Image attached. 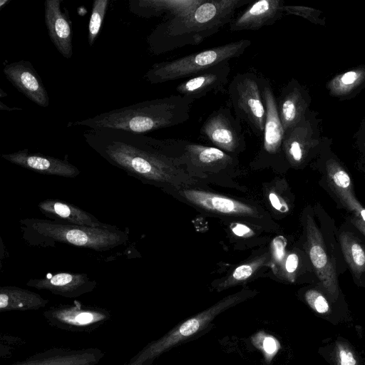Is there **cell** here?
<instances>
[{
	"instance_id": "cell-21",
	"label": "cell",
	"mask_w": 365,
	"mask_h": 365,
	"mask_svg": "<svg viewBox=\"0 0 365 365\" xmlns=\"http://www.w3.org/2000/svg\"><path fill=\"white\" fill-rule=\"evenodd\" d=\"M307 239L309 257L323 285L334 300L338 297L339 289L335 274L329 263L321 235L314 224L307 220Z\"/></svg>"
},
{
	"instance_id": "cell-37",
	"label": "cell",
	"mask_w": 365,
	"mask_h": 365,
	"mask_svg": "<svg viewBox=\"0 0 365 365\" xmlns=\"http://www.w3.org/2000/svg\"><path fill=\"white\" fill-rule=\"evenodd\" d=\"M269 200L272 207L281 212H286L289 208L286 202L277 193L270 192L269 194Z\"/></svg>"
},
{
	"instance_id": "cell-16",
	"label": "cell",
	"mask_w": 365,
	"mask_h": 365,
	"mask_svg": "<svg viewBox=\"0 0 365 365\" xmlns=\"http://www.w3.org/2000/svg\"><path fill=\"white\" fill-rule=\"evenodd\" d=\"M61 0L44 1V20L49 38L66 58L73 55L72 27L68 12L61 8Z\"/></svg>"
},
{
	"instance_id": "cell-19",
	"label": "cell",
	"mask_w": 365,
	"mask_h": 365,
	"mask_svg": "<svg viewBox=\"0 0 365 365\" xmlns=\"http://www.w3.org/2000/svg\"><path fill=\"white\" fill-rule=\"evenodd\" d=\"M26 284L47 290L53 294L73 298L91 292L96 283L83 274L58 273L51 277L31 279Z\"/></svg>"
},
{
	"instance_id": "cell-12",
	"label": "cell",
	"mask_w": 365,
	"mask_h": 365,
	"mask_svg": "<svg viewBox=\"0 0 365 365\" xmlns=\"http://www.w3.org/2000/svg\"><path fill=\"white\" fill-rule=\"evenodd\" d=\"M104 352L98 348L52 347L7 365H97Z\"/></svg>"
},
{
	"instance_id": "cell-4",
	"label": "cell",
	"mask_w": 365,
	"mask_h": 365,
	"mask_svg": "<svg viewBox=\"0 0 365 365\" xmlns=\"http://www.w3.org/2000/svg\"><path fill=\"white\" fill-rule=\"evenodd\" d=\"M251 43L250 39H240L173 60L156 63L144 77L153 84L187 78L214 66L238 58Z\"/></svg>"
},
{
	"instance_id": "cell-14",
	"label": "cell",
	"mask_w": 365,
	"mask_h": 365,
	"mask_svg": "<svg viewBox=\"0 0 365 365\" xmlns=\"http://www.w3.org/2000/svg\"><path fill=\"white\" fill-rule=\"evenodd\" d=\"M3 72L7 80L31 101L39 106L48 107L47 91L31 62L22 60L6 64Z\"/></svg>"
},
{
	"instance_id": "cell-33",
	"label": "cell",
	"mask_w": 365,
	"mask_h": 365,
	"mask_svg": "<svg viewBox=\"0 0 365 365\" xmlns=\"http://www.w3.org/2000/svg\"><path fill=\"white\" fill-rule=\"evenodd\" d=\"M25 344V341L19 336L1 334L0 337V356L7 359Z\"/></svg>"
},
{
	"instance_id": "cell-22",
	"label": "cell",
	"mask_w": 365,
	"mask_h": 365,
	"mask_svg": "<svg viewBox=\"0 0 365 365\" xmlns=\"http://www.w3.org/2000/svg\"><path fill=\"white\" fill-rule=\"evenodd\" d=\"M203 0H135L128 1L130 11L142 18L163 16L164 19L182 14L197 6Z\"/></svg>"
},
{
	"instance_id": "cell-23",
	"label": "cell",
	"mask_w": 365,
	"mask_h": 365,
	"mask_svg": "<svg viewBox=\"0 0 365 365\" xmlns=\"http://www.w3.org/2000/svg\"><path fill=\"white\" fill-rule=\"evenodd\" d=\"M185 165L199 169H222L235 163L232 155L215 147L187 142L182 155Z\"/></svg>"
},
{
	"instance_id": "cell-25",
	"label": "cell",
	"mask_w": 365,
	"mask_h": 365,
	"mask_svg": "<svg viewBox=\"0 0 365 365\" xmlns=\"http://www.w3.org/2000/svg\"><path fill=\"white\" fill-rule=\"evenodd\" d=\"M365 87V65L336 74L326 84L330 96L340 100L356 96Z\"/></svg>"
},
{
	"instance_id": "cell-38",
	"label": "cell",
	"mask_w": 365,
	"mask_h": 365,
	"mask_svg": "<svg viewBox=\"0 0 365 365\" xmlns=\"http://www.w3.org/2000/svg\"><path fill=\"white\" fill-rule=\"evenodd\" d=\"M230 227L232 232L238 237H249L253 235L252 230L244 224L234 223Z\"/></svg>"
},
{
	"instance_id": "cell-29",
	"label": "cell",
	"mask_w": 365,
	"mask_h": 365,
	"mask_svg": "<svg viewBox=\"0 0 365 365\" xmlns=\"http://www.w3.org/2000/svg\"><path fill=\"white\" fill-rule=\"evenodd\" d=\"M331 359L334 365H360L354 350L344 340H337L334 342Z\"/></svg>"
},
{
	"instance_id": "cell-35",
	"label": "cell",
	"mask_w": 365,
	"mask_h": 365,
	"mask_svg": "<svg viewBox=\"0 0 365 365\" xmlns=\"http://www.w3.org/2000/svg\"><path fill=\"white\" fill-rule=\"evenodd\" d=\"M287 240L282 236L276 237L272 241L273 257L276 262H281L285 254Z\"/></svg>"
},
{
	"instance_id": "cell-18",
	"label": "cell",
	"mask_w": 365,
	"mask_h": 365,
	"mask_svg": "<svg viewBox=\"0 0 365 365\" xmlns=\"http://www.w3.org/2000/svg\"><path fill=\"white\" fill-rule=\"evenodd\" d=\"M180 194L189 202L216 214L255 217V207L232 198L195 189H184Z\"/></svg>"
},
{
	"instance_id": "cell-7",
	"label": "cell",
	"mask_w": 365,
	"mask_h": 365,
	"mask_svg": "<svg viewBox=\"0 0 365 365\" xmlns=\"http://www.w3.org/2000/svg\"><path fill=\"white\" fill-rule=\"evenodd\" d=\"M43 317L51 327L73 333H91L111 319L106 309L77 302L52 306L43 312Z\"/></svg>"
},
{
	"instance_id": "cell-39",
	"label": "cell",
	"mask_w": 365,
	"mask_h": 365,
	"mask_svg": "<svg viewBox=\"0 0 365 365\" xmlns=\"http://www.w3.org/2000/svg\"><path fill=\"white\" fill-rule=\"evenodd\" d=\"M299 264V257L294 253L289 254L285 261V269L289 273H294L297 269Z\"/></svg>"
},
{
	"instance_id": "cell-30",
	"label": "cell",
	"mask_w": 365,
	"mask_h": 365,
	"mask_svg": "<svg viewBox=\"0 0 365 365\" xmlns=\"http://www.w3.org/2000/svg\"><path fill=\"white\" fill-rule=\"evenodd\" d=\"M344 252L347 261L354 270L362 271L365 267V252L361 246L351 242L344 245Z\"/></svg>"
},
{
	"instance_id": "cell-40",
	"label": "cell",
	"mask_w": 365,
	"mask_h": 365,
	"mask_svg": "<svg viewBox=\"0 0 365 365\" xmlns=\"http://www.w3.org/2000/svg\"><path fill=\"white\" fill-rule=\"evenodd\" d=\"M359 148L365 151V118L361 121L357 132L355 133Z\"/></svg>"
},
{
	"instance_id": "cell-36",
	"label": "cell",
	"mask_w": 365,
	"mask_h": 365,
	"mask_svg": "<svg viewBox=\"0 0 365 365\" xmlns=\"http://www.w3.org/2000/svg\"><path fill=\"white\" fill-rule=\"evenodd\" d=\"M261 347L264 353L271 356L277 352L279 344L277 340L272 336H266L261 341Z\"/></svg>"
},
{
	"instance_id": "cell-17",
	"label": "cell",
	"mask_w": 365,
	"mask_h": 365,
	"mask_svg": "<svg viewBox=\"0 0 365 365\" xmlns=\"http://www.w3.org/2000/svg\"><path fill=\"white\" fill-rule=\"evenodd\" d=\"M283 0H259L252 2L229 24L230 31L258 30L280 19L284 11Z\"/></svg>"
},
{
	"instance_id": "cell-41",
	"label": "cell",
	"mask_w": 365,
	"mask_h": 365,
	"mask_svg": "<svg viewBox=\"0 0 365 365\" xmlns=\"http://www.w3.org/2000/svg\"><path fill=\"white\" fill-rule=\"evenodd\" d=\"M9 0H1L0 1V7H3L4 4H6Z\"/></svg>"
},
{
	"instance_id": "cell-3",
	"label": "cell",
	"mask_w": 365,
	"mask_h": 365,
	"mask_svg": "<svg viewBox=\"0 0 365 365\" xmlns=\"http://www.w3.org/2000/svg\"><path fill=\"white\" fill-rule=\"evenodd\" d=\"M194 101L173 95L117 108L94 117L70 122L68 126L111 128L143 134L180 125L190 118Z\"/></svg>"
},
{
	"instance_id": "cell-31",
	"label": "cell",
	"mask_w": 365,
	"mask_h": 365,
	"mask_svg": "<svg viewBox=\"0 0 365 365\" xmlns=\"http://www.w3.org/2000/svg\"><path fill=\"white\" fill-rule=\"evenodd\" d=\"M284 13L302 17L310 22L325 25V21L322 18V11L313 8L304 6H287L284 7Z\"/></svg>"
},
{
	"instance_id": "cell-20",
	"label": "cell",
	"mask_w": 365,
	"mask_h": 365,
	"mask_svg": "<svg viewBox=\"0 0 365 365\" xmlns=\"http://www.w3.org/2000/svg\"><path fill=\"white\" fill-rule=\"evenodd\" d=\"M2 157L12 163L41 174L74 177L79 173L76 167L65 160L31 153L26 149L10 154H4Z\"/></svg>"
},
{
	"instance_id": "cell-11",
	"label": "cell",
	"mask_w": 365,
	"mask_h": 365,
	"mask_svg": "<svg viewBox=\"0 0 365 365\" xmlns=\"http://www.w3.org/2000/svg\"><path fill=\"white\" fill-rule=\"evenodd\" d=\"M260 86L265 107L262 154L265 158L274 159L283 153L284 131L279 116L277 98L270 82L260 77Z\"/></svg>"
},
{
	"instance_id": "cell-24",
	"label": "cell",
	"mask_w": 365,
	"mask_h": 365,
	"mask_svg": "<svg viewBox=\"0 0 365 365\" xmlns=\"http://www.w3.org/2000/svg\"><path fill=\"white\" fill-rule=\"evenodd\" d=\"M48 304V299L28 289L9 286L0 288L1 312L38 310Z\"/></svg>"
},
{
	"instance_id": "cell-2",
	"label": "cell",
	"mask_w": 365,
	"mask_h": 365,
	"mask_svg": "<svg viewBox=\"0 0 365 365\" xmlns=\"http://www.w3.org/2000/svg\"><path fill=\"white\" fill-rule=\"evenodd\" d=\"M250 0H203L189 11L164 19L147 38L149 51L159 55L196 46L217 33Z\"/></svg>"
},
{
	"instance_id": "cell-9",
	"label": "cell",
	"mask_w": 365,
	"mask_h": 365,
	"mask_svg": "<svg viewBox=\"0 0 365 365\" xmlns=\"http://www.w3.org/2000/svg\"><path fill=\"white\" fill-rule=\"evenodd\" d=\"M200 134L226 153H239L245 147L242 121L228 107H220L212 112L202 123Z\"/></svg>"
},
{
	"instance_id": "cell-28",
	"label": "cell",
	"mask_w": 365,
	"mask_h": 365,
	"mask_svg": "<svg viewBox=\"0 0 365 365\" xmlns=\"http://www.w3.org/2000/svg\"><path fill=\"white\" fill-rule=\"evenodd\" d=\"M108 4V0H95L93 3L88 31V41L90 46L93 45L99 34Z\"/></svg>"
},
{
	"instance_id": "cell-6",
	"label": "cell",
	"mask_w": 365,
	"mask_h": 365,
	"mask_svg": "<svg viewBox=\"0 0 365 365\" xmlns=\"http://www.w3.org/2000/svg\"><path fill=\"white\" fill-rule=\"evenodd\" d=\"M228 95L235 115L246 123L254 134L262 136L265 122V107L260 77L252 72L236 74L228 86Z\"/></svg>"
},
{
	"instance_id": "cell-10",
	"label": "cell",
	"mask_w": 365,
	"mask_h": 365,
	"mask_svg": "<svg viewBox=\"0 0 365 365\" xmlns=\"http://www.w3.org/2000/svg\"><path fill=\"white\" fill-rule=\"evenodd\" d=\"M322 120L315 111L309 110L294 126L284 133V156L292 164H300L317 148H321Z\"/></svg>"
},
{
	"instance_id": "cell-26",
	"label": "cell",
	"mask_w": 365,
	"mask_h": 365,
	"mask_svg": "<svg viewBox=\"0 0 365 365\" xmlns=\"http://www.w3.org/2000/svg\"><path fill=\"white\" fill-rule=\"evenodd\" d=\"M38 207L45 215L67 221L73 225L91 227H102L101 222L93 215L70 204L58 200H48L41 202Z\"/></svg>"
},
{
	"instance_id": "cell-34",
	"label": "cell",
	"mask_w": 365,
	"mask_h": 365,
	"mask_svg": "<svg viewBox=\"0 0 365 365\" xmlns=\"http://www.w3.org/2000/svg\"><path fill=\"white\" fill-rule=\"evenodd\" d=\"M304 297L309 307L317 313L325 314L329 312V304L321 292L309 289L305 293Z\"/></svg>"
},
{
	"instance_id": "cell-5",
	"label": "cell",
	"mask_w": 365,
	"mask_h": 365,
	"mask_svg": "<svg viewBox=\"0 0 365 365\" xmlns=\"http://www.w3.org/2000/svg\"><path fill=\"white\" fill-rule=\"evenodd\" d=\"M257 293L255 290L242 289L225 297L210 307L181 322L160 339L149 343L125 365H143L146 361L202 331L217 315Z\"/></svg>"
},
{
	"instance_id": "cell-27",
	"label": "cell",
	"mask_w": 365,
	"mask_h": 365,
	"mask_svg": "<svg viewBox=\"0 0 365 365\" xmlns=\"http://www.w3.org/2000/svg\"><path fill=\"white\" fill-rule=\"evenodd\" d=\"M267 259L268 255L266 254L238 266L225 280L218 284L217 291H222L247 280L264 264Z\"/></svg>"
},
{
	"instance_id": "cell-1",
	"label": "cell",
	"mask_w": 365,
	"mask_h": 365,
	"mask_svg": "<svg viewBox=\"0 0 365 365\" xmlns=\"http://www.w3.org/2000/svg\"><path fill=\"white\" fill-rule=\"evenodd\" d=\"M83 137L107 160L131 173L172 182L182 172L185 140H159L111 128L90 129Z\"/></svg>"
},
{
	"instance_id": "cell-15",
	"label": "cell",
	"mask_w": 365,
	"mask_h": 365,
	"mask_svg": "<svg viewBox=\"0 0 365 365\" xmlns=\"http://www.w3.org/2000/svg\"><path fill=\"white\" fill-rule=\"evenodd\" d=\"M230 71V61L223 62L186 78L178 85L176 91L179 95L192 101L201 98L222 90Z\"/></svg>"
},
{
	"instance_id": "cell-32",
	"label": "cell",
	"mask_w": 365,
	"mask_h": 365,
	"mask_svg": "<svg viewBox=\"0 0 365 365\" xmlns=\"http://www.w3.org/2000/svg\"><path fill=\"white\" fill-rule=\"evenodd\" d=\"M326 165L329 175L336 186L341 189H346L350 186L351 180L349 175L334 158H329L326 161Z\"/></svg>"
},
{
	"instance_id": "cell-8",
	"label": "cell",
	"mask_w": 365,
	"mask_h": 365,
	"mask_svg": "<svg viewBox=\"0 0 365 365\" xmlns=\"http://www.w3.org/2000/svg\"><path fill=\"white\" fill-rule=\"evenodd\" d=\"M32 226L41 235L58 242L95 250H103L117 245L121 239L118 233L100 227L61 225L43 221H36Z\"/></svg>"
},
{
	"instance_id": "cell-42",
	"label": "cell",
	"mask_w": 365,
	"mask_h": 365,
	"mask_svg": "<svg viewBox=\"0 0 365 365\" xmlns=\"http://www.w3.org/2000/svg\"><path fill=\"white\" fill-rule=\"evenodd\" d=\"M360 215H361L362 219L365 221V209H363L361 210Z\"/></svg>"
},
{
	"instance_id": "cell-13",
	"label": "cell",
	"mask_w": 365,
	"mask_h": 365,
	"mask_svg": "<svg viewBox=\"0 0 365 365\" xmlns=\"http://www.w3.org/2000/svg\"><path fill=\"white\" fill-rule=\"evenodd\" d=\"M277 101L284 133L298 123L310 110L309 90L295 78H292L284 85Z\"/></svg>"
}]
</instances>
